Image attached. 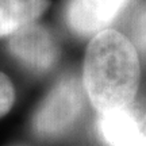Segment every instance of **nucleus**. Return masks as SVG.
Here are the masks:
<instances>
[{
    "label": "nucleus",
    "mask_w": 146,
    "mask_h": 146,
    "mask_svg": "<svg viewBox=\"0 0 146 146\" xmlns=\"http://www.w3.org/2000/svg\"><path fill=\"white\" fill-rule=\"evenodd\" d=\"M99 130L110 146H146V111L142 118L131 107L99 115Z\"/></svg>",
    "instance_id": "nucleus-5"
},
{
    "label": "nucleus",
    "mask_w": 146,
    "mask_h": 146,
    "mask_svg": "<svg viewBox=\"0 0 146 146\" xmlns=\"http://www.w3.org/2000/svg\"><path fill=\"white\" fill-rule=\"evenodd\" d=\"M8 49L22 64L36 72L49 70L58 58V47L52 33L38 23H31L12 34Z\"/></svg>",
    "instance_id": "nucleus-3"
},
{
    "label": "nucleus",
    "mask_w": 146,
    "mask_h": 146,
    "mask_svg": "<svg viewBox=\"0 0 146 146\" xmlns=\"http://www.w3.org/2000/svg\"><path fill=\"white\" fill-rule=\"evenodd\" d=\"M139 74L138 54L127 36L115 30L94 35L84 58L83 87L99 115L130 108Z\"/></svg>",
    "instance_id": "nucleus-1"
},
{
    "label": "nucleus",
    "mask_w": 146,
    "mask_h": 146,
    "mask_svg": "<svg viewBox=\"0 0 146 146\" xmlns=\"http://www.w3.org/2000/svg\"><path fill=\"white\" fill-rule=\"evenodd\" d=\"M131 36L137 46L146 52V7L142 8L134 18L131 26Z\"/></svg>",
    "instance_id": "nucleus-8"
},
{
    "label": "nucleus",
    "mask_w": 146,
    "mask_h": 146,
    "mask_svg": "<svg viewBox=\"0 0 146 146\" xmlns=\"http://www.w3.org/2000/svg\"><path fill=\"white\" fill-rule=\"evenodd\" d=\"M49 4V0H0V36H11L35 23Z\"/></svg>",
    "instance_id": "nucleus-6"
},
{
    "label": "nucleus",
    "mask_w": 146,
    "mask_h": 146,
    "mask_svg": "<svg viewBox=\"0 0 146 146\" xmlns=\"http://www.w3.org/2000/svg\"><path fill=\"white\" fill-rule=\"evenodd\" d=\"M85 91L76 77H64L36 110L33 127L39 137L52 138L69 130L84 110Z\"/></svg>",
    "instance_id": "nucleus-2"
},
{
    "label": "nucleus",
    "mask_w": 146,
    "mask_h": 146,
    "mask_svg": "<svg viewBox=\"0 0 146 146\" xmlns=\"http://www.w3.org/2000/svg\"><path fill=\"white\" fill-rule=\"evenodd\" d=\"M15 102V91L12 83L4 73L0 72V118L11 110Z\"/></svg>",
    "instance_id": "nucleus-7"
},
{
    "label": "nucleus",
    "mask_w": 146,
    "mask_h": 146,
    "mask_svg": "<svg viewBox=\"0 0 146 146\" xmlns=\"http://www.w3.org/2000/svg\"><path fill=\"white\" fill-rule=\"evenodd\" d=\"M133 0H69L66 22L80 35H96L106 30Z\"/></svg>",
    "instance_id": "nucleus-4"
}]
</instances>
